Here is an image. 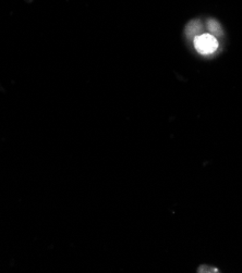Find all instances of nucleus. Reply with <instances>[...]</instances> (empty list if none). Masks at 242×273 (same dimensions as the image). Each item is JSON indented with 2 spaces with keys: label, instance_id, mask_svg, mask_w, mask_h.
I'll return each instance as SVG.
<instances>
[{
  "label": "nucleus",
  "instance_id": "f257e3e1",
  "mask_svg": "<svg viewBox=\"0 0 242 273\" xmlns=\"http://www.w3.org/2000/svg\"><path fill=\"white\" fill-rule=\"evenodd\" d=\"M194 47L200 53L209 54L218 48V41L212 34H201L194 38Z\"/></svg>",
  "mask_w": 242,
  "mask_h": 273
},
{
  "label": "nucleus",
  "instance_id": "f03ea898",
  "mask_svg": "<svg viewBox=\"0 0 242 273\" xmlns=\"http://www.w3.org/2000/svg\"><path fill=\"white\" fill-rule=\"evenodd\" d=\"M202 32V24L198 22V21H193V22H191L188 24L187 29H186V33L188 36H192V37H196L198 35H201L200 33Z\"/></svg>",
  "mask_w": 242,
  "mask_h": 273
},
{
  "label": "nucleus",
  "instance_id": "7ed1b4c3",
  "mask_svg": "<svg viewBox=\"0 0 242 273\" xmlns=\"http://www.w3.org/2000/svg\"><path fill=\"white\" fill-rule=\"evenodd\" d=\"M208 26H209L208 29L210 30L213 36H214V35H217V36L222 35V29H220V25L218 22H216L215 20H210L208 22Z\"/></svg>",
  "mask_w": 242,
  "mask_h": 273
}]
</instances>
